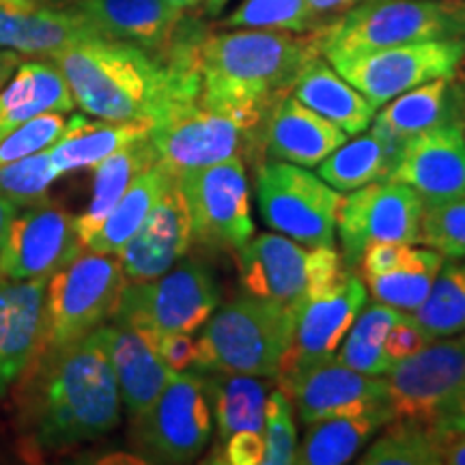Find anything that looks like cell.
Listing matches in <instances>:
<instances>
[{
    "label": "cell",
    "mask_w": 465,
    "mask_h": 465,
    "mask_svg": "<svg viewBox=\"0 0 465 465\" xmlns=\"http://www.w3.org/2000/svg\"><path fill=\"white\" fill-rule=\"evenodd\" d=\"M291 95L315 110L347 136H358L373 124L377 108L349 84L322 54L311 58L295 80Z\"/></svg>",
    "instance_id": "obj_27"
},
{
    "label": "cell",
    "mask_w": 465,
    "mask_h": 465,
    "mask_svg": "<svg viewBox=\"0 0 465 465\" xmlns=\"http://www.w3.org/2000/svg\"><path fill=\"white\" fill-rule=\"evenodd\" d=\"M231 0H203V14L209 15V17H216L224 11L226 5H229Z\"/></svg>",
    "instance_id": "obj_53"
},
{
    "label": "cell",
    "mask_w": 465,
    "mask_h": 465,
    "mask_svg": "<svg viewBox=\"0 0 465 465\" xmlns=\"http://www.w3.org/2000/svg\"><path fill=\"white\" fill-rule=\"evenodd\" d=\"M158 162L153 144L149 136L125 144L124 149L114 151L106 160L95 166V177H93V192L89 205L80 216H75V232H78L80 243L89 242V237L100 229L108 213L113 212L121 196L134 183L138 174L147 171Z\"/></svg>",
    "instance_id": "obj_31"
},
{
    "label": "cell",
    "mask_w": 465,
    "mask_h": 465,
    "mask_svg": "<svg viewBox=\"0 0 465 465\" xmlns=\"http://www.w3.org/2000/svg\"><path fill=\"white\" fill-rule=\"evenodd\" d=\"M127 278L116 254L83 248L48 278L35 358L95 332L113 319Z\"/></svg>",
    "instance_id": "obj_6"
},
{
    "label": "cell",
    "mask_w": 465,
    "mask_h": 465,
    "mask_svg": "<svg viewBox=\"0 0 465 465\" xmlns=\"http://www.w3.org/2000/svg\"><path fill=\"white\" fill-rule=\"evenodd\" d=\"M205 381L216 424L213 449L240 431L263 433L265 403L270 394V383L263 381V377L205 373Z\"/></svg>",
    "instance_id": "obj_32"
},
{
    "label": "cell",
    "mask_w": 465,
    "mask_h": 465,
    "mask_svg": "<svg viewBox=\"0 0 465 465\" xmlns=\"http://www.w3.org/2000/svg\"><path fill=\"white\" fill-rule=\"evenodd\" d=\"M383 380L392 420L440 424L465 399V332L431 341Z\"/></svg>",
    "instance_id": "obj_12"
},
{
    "label": "cell",
    "mask_w": 465,
    "mask_h": 465,
    "mask_svg": "<svg viewBox=\"0 0 465 465\" xmlns=\"http://www.w3.org/2000/svg\"><path fill=\"white\" fill-rule=\"evenodd\" d=\"M15 213H17V207L14 205V203L5 199V196H0V250H3L5 235H7L9 223L14 220Z\"/></svg>",
    "instance_id": "obj_52"
},
{
    "label": "cell",
    "mask_w": 465,
    "mask_h": 465,
    "mask_svg": "<svg viewBox=\"0 0 465 465\" xmlns=\"http://www.w3.org/2000/svg\"><path fill=\"white\" fill-rule=\"evenodd\" d=\"M203 33L190 22L168 54L95 37L56 52L54 63L83 113L114 124H164L199 102V44Z\"/></svg>",
    "instance_id": "obj_1"
},
{
    "label": "cell",
    "mask_w": 465,
    "mask_h": 465,
    "mask_svg": "<svg viewBox=\"0 0 465 465\" xmlns=\"http://www.w3.org/2000/svg\"><path fill=\"white\" fill-rule=\"evenodd\" d=\"M265 457V440L263 433L257 431H240L231 435L223 446L212 450L209 463H226V465H263Z\"/></svg>",
    "instance_id": "obj_44"
},
{
    "label": "cell",
    "mask_w": 465,
    "mask_h": 465,
    "mask_svg": "<svg viewBox=\"0 0 465 465\" xmlns=\"http://www.w3.org/2000/svg\"><path fill=\"white\" fill-rule=\"evenodd\" d=\"M0 3H25V0H0Z\"/></svg>",
    "instance_id": "obj_56"
},
{
    "label": "cell",
    "mask_w": 465,
    "mask_h": 465,
    "mask_svg": "<svg viewBox=\"0 0 465 465\" xmlns=\"http://www.w3.org/2000/svg\"><path fill=\"white\" fill-rule=\"evenodd\" d=\"M174 182H177V177L162 162L149 166L147 171L134 179V183L83 248L102 254L119 252L132 240L134 232L141 229L151 209Z\"/></svg>",
    "instance_id": "obj_33"
},
{
    "label": "cell",
    "mask_w": 465,
    "mask_h": 465,
    "mask_svg": "<svg viewBox=\"0 0 465 465\" xmlns=\"http://www.w3.org/2000/svg\"><path fill=\"white\" fill-rule=\"evenodd\" d=\"M177 183L188 205L192 242L235 252L254 235L246 162L242 155L179 173Z\"/></svg>",
    "instance_id": "obj_13"
},
{
    "label": "cell",
    "mask_w": 465,
    "mask_h": 465,
    "mask_svg": "<svg viewBox=\"0 0 465 465\" xmlns=\"http://www.w3.org/2000/svg\"><path fill=\"white\" fill-rule=\"evenodd\" d=\"M411 243H392V242H375L366 246L360 259V272L362 278L366 276H380L386 272H392L394 267L403 263L407 252H410Z\"/></svg>",
    "instance_id": "obj_47"
},
{
    "label": "cell",
    "mask_w": 465,
    "mask_h": 465,
    "mask_svg": "<svg viewBox=\"0 0 465 465\" xmlns=\"http://www.w3.org/2000/svg\"><path fill=\"white\" fill-rule=\"evenodd\" d=\"M265 116L246 110H216L192 104L164 124L149 130L158 162L174 177L192 168L212 166L232 155L257 166L261 155V134Z\"/></svg>",
    "instance_id": "obj_8"
},
{
    "label": "cell",
    "mask_w": 465,
    "mask_h": 465,
    "mask_svg": "<svg viewBox=\"0 0 465 465\" xmlns=\"http://www.w3.org/2000/svg\"><path fill=\"white\" fill-rule=\"evenodd\" d=\"M459 80H461V84H463V91H465V74L459 75ZM463 127H465V119H463Z\"/></svg>",
    "instance_id": "obj_55"
},
{
    "label": "cell",
    "mask_w": 465,
    "mask_h": 465,
    "mask_svg": "<svg viewBox=\"0 0 465 465\" xmlns=\"http://www.w3.org/2000/svg\"><path fill=\"white\" fill-rule=\"evenodd\" d=\"M168 5H173L174 9H179V11H185V14H188L190 9H196V7H201L203 5V0H166Z\"/></svg>",
    "instance_id": "obj_54"
},
{
    "label": "cell",
    "mask_w": 465,
    "mask_h": 465,
    "mask_svg": "<svg viewBox=\"0 0 465 465\" xmlns=\"http://www.w3.org/2000/svg\"><path fill=\"white\" fill-rule=\"evenodd\" d=\"M315 33L259 28L205 33L199 44V104L267 114L291 93L306 63L322 54Z\"/></svg>",
    "instance_id": "obj_3"
},
{
    "label": "cell",
    "mask_w": 465,
    "mask_h": 465,
    "mask_svg": "<svg viewBox=\"0 0 465 465\" xmlns=\"http://www.w3.org/2000/svg\"><path fill=\"white\" fill-rule=\"evenodd\" d=\"M243 293L293 311L312 295L332 289L349 267L334 246L308 248L287 235H252L235 252Z\"/></svg>",
    "instance_id": "obj_7"
},
{
    "label": "cell",
    "mask_w": 465,
    "mask_h": 465,
    "mask_svg": "<svg viewBox=\"0 0 465 465\" xmlns=\"http://www.w3.org/2000/svg\"><path fill=\"white\" fill-rule=\"evenodd\" d=\"M377 110L380 113H375L373 121L410 138L465 116V91L457 75H449L416 86Z\"/></svg>",
    "instance_id": "obj_29"
},
{
    "label": "cell",
    "mask_w": 465,
    "mask_h": 465,
    "mask_svg": "<svg viewBox=\"0 0 465 465\" xmlns=\"http://www.w3.org/2000/svg\"><path fill=\"white\" fill-rule=\"evenodd\" d=\"M220 306V287L201 259H182L153 281L127 282L113 322L143 330L153 339L194 334Z\"/></svg>",
    "instance_id": "obj_9"
},
{
    "label": "cell",
    "mask_w": 465,
    "mask_h": 465,
    "mask_svg": "<svg viewBox=\"0 0 465 465\" xmlns=\"http://www.w3.org/2000/svg\"><path fill=\"white\" fill-rule=\"evenodd\" d=\"M74 95L54 63L26 58L0 89V141L44 113H72Z\"/></svg>",
    "instance_id": "obj_26"
},
{
    "label": "cell",
    "mask_w": 465,
    "mask_h": 465,
    "mask_svg": "<svg viewBox=\"0 0 465 465\" xmlns=\"http://www.w3.org/2000/svg\"><path fill=\"white\" fill-rule=\"evenodd\" d=\"M411 317L433 341L465 332V259H444L431 293Z\"/></svg>",
    "instance_id": "obj_38"
},
{
    "label": "cell",
    "mask_w": 465,
    "mask_h": 465,
    "mask_svg": "<svg viewBox=\"0 0 465 465\" xmlns=\"http://www.w3.org/2000/svg\"><path fill=\"white\" fill-rule=\"evenodd\" d=\"M394 162L373 132H366L353 141H345L339 149L317 166L319 177L339 192H351L373 182L391 177Z\"/></svg>",
    "instance_id": "obj_37"
},
{
    "label": "cell",
    "mask_w": 465,
    "mask_h": 465,
    "mask_svg": "<svg viewBox=\"0 0 465 465\" xmlns=\"http://www.w3.org/2000/svg\"><path fill=\"white\" fill-rule=\"evenodd\" d=\"M435 427H440L444 433H465V403H461L457 407L455 411H450L449 416L444 418L440 424H435Z\"/></svg>",
    "instance_id": "obj_51"
},
{
    "label": "cell",
    "mask_w": 465,
    "mask_h": 465,
    "mask_svg": "<svg viewBox=\"0 0 465 465\" xmlns=\"http://www.w3.org/2000/svg\"><path fill=\"white\" fill-rule=\"evenodd\" d=\"M254 199L272 231L308 248L334 246L342 194L311 168L261 160L254 166Z\"/></svg>",
    "instance_id": "obj_11"
},
{
    "label": "cell",
    "mask_w": 465,
    "mask_h": 465,
    "mask_svg": "<svg viewBox=\"0 0 465 465\" xmlns=\"http://www.w3.org/2000/svg\"><path fill=\"white\" fill-rule=\"evenodd\" d=\"M192 246L185 199L174 182L149 212L141 229L116 252L127 282L153 281L182 261Z\"/></svg>",
    "instance_id": "obj_20"
},
{
    "label": "cell",
    "mask_w": 465,
    "mask_h": 465,
    "mask_svg": "<svg viewBox=\"0 0 465 465\" xmlns=\"http://www.w3.org/2000/svg\"><path fill=\"white\" fill-rule=\"evenodd\" d=\"M315 35L328 61L391 45L465 39V0H362Z\"/></svg>",
    "instance_id": "obj_5"
},
{
    "label": "cell",
    "mask_w": 465,
    "mask_h": 465,
    "mask_svg": "<svg viewBox=\"0 0 465 465\" xmlns=\"http://www.w3.org/2000/svg\"><path fill=\"white\" fill-rule=\"evenodd\" d=\"M144 124H114V121H89L84 114L67 119V132L48 149L52 164L67 174L80 168H95L102 160L124 149L125 144L149 136Z\"/></svg>",
    "instance_id": "obj_30"
},
{
    "label": "cell",
    "mask_w": 465,
    "mask_h": 465,
    "mask_svg": "<svg viewBox=\"0 0 465 465\" xmlns=\"http://www.w3.org/2000/svg\"><path fill=\"white\" fill-rule=\"evenodd\" d=\"M276 383L287 394L304 424L388 407V391L383 377L360 373L336 358L308 366L298 375Z\"/></svg>",
    "instance_id": "obj_18"
},
{
    "label": "cell",
    "mask_w": 465,
    "mask_h": 465,
    "mask_svg": "<svg viewBox=\"0 0 465 465\" xmlns=\"http://www.w3.org/2000/svg\"><path fill=\"white\" fill-rule=\"evenodd\" d=\"M295 311L243 293L216 308L203 325L199 364L203 373H235L274 380L291 345Z\"/></svg>",
    "instance_id": "obj_4"
},
{
    "label": "cell",
    "mask_w": 465,
    "mask_h": 465,
    "mask_svg": "<svg viewBox=\"0 0 465 465\" xmlns=\"http://www.w3.org/2000/svg\"><path fill=\"white\" fill-rule=\"evenodd\" d=\"M265 457L263 465H293L298 455V431H295L293 405L281 388L267 394L265 403Z\"/></svg>",
    "instance_id": "obj_42"
},
{
    "label": "cell",
    "mask_w": 465,
    "mask_h": 465,
    "mask_svg": "<svg viewBox=\"0 0 465 465\" xmlns=\"http://www.w3.org/2000/svg\"><path fill=\"white\" fill-rule=\"evenodd\" d=\"M104 37L78 9H56L39 0L0 3V48L25 56L50 58L84 39Z\"/></svg>",
    "instance_id": "obj_22"
},
{
    "label": "cell",
    "mask_w": 465,
    "mask_h": 465,
    "mask_svg": "<svg viewBox=\"0 0 465 465\" xmlns=\"http://www.w3.org/2000/svg\"><path fill=\"white\" fill-rule=\"evenodd\" d=\"M450 433L435 424L394 418L381 435L371 440L358 459L360 465H440Z\"/></svg>",
    "instance_id": "obj_34"
},
{
    "label": "cell",
    "mask_w": 465,
    "mask_h": 465,
    "mask_svg": "<svg viewBox=\"0 0 465 465\" xmlns=\"http://www.w3.org/2000/svg\"><path fill=\"white\" fill-rule=\"evenodd\" d=\"M366 304L362 276L349 270L332 289L312 295L295 311V330L291 345L281 360L274 380H287L308 366L334 358L336 349Z\"/></svg>",
    "instance_id": "obj_16"
},
{
    "label": "cell",
    "mask_w": 465,
    "mask_h": 465,
    "mask_svg": "<svg viewBox=\"0 0 465 465\" xmlns=\"http://www.w3.org/2000/svg\"><path fill=\"white\" fill-rule=\"evenodd\" d=\"M422 201L410 185L381 179L342 196L336 212L342 261L356 270L366 246L375 242L418 243Z\"/></svg>",
    "instance_id": "obj_15"
},
{
    "label": "cell",
    "mask_w": 465,
    "mask_h": 465,
    "mask_svg": "<svg viewBox=\"0 0 465 465\" xmlns=\"http://www.w3.org/2000/svg\"><path fill=\"white\" fill-rule=\"evenodd\" d=\"M160 358L173 373L183 371H196L199 364V345L192 339V334H164L155 339Z\"/></svg>",
    "instance_id": "obj_46"
},
{
    "label": "cell",
    "mask_w": 465,
    "mask_h": 465,
    "mask_svg": "<svg viewBox=\"0 0 465 465\" xmlns=\"http://www.w3.org/2000/svg\"><path fill=\"white\" fill-rule=\"evenodd\" d=\"M48 278H0V401L20 383L35 358Z\"/></svg>",
    "instance_id": "obj_24"
},
{
    "label": "cell",
    "mask_w": 465,
    "mask_h": 465,
    "mask_svg": "<svg viewBox=\"0 0 465 465\" xmlns=\"http://www.w3.org/2000/svg\"><path fill=\"white\" fill-rule=\"evenodd\" d=\"M213 433L205 373H173L144 414L130 420V441L143 463L183 465L201 457Z\"/></svg>",
    "instance_id": "obj_10"
},
{
    "label": "cell",
    "mask_w": 465,
    "mask_h": 465,
    "mask_svg": "<svg viewBox=\"0 0 465 465\" xmlns=\"http://www.w3.org/2000/svg\"><path fill=\"white\" fill-rule=\"evenodd\" d=\"M444 257L433 248H410L403 263L380 276L362 278L371 295L381 304L394 306L403 312H414L431 293Z\"/></svg>",
    "instance_id": "obj_36"
},
{
    "label": "cell",
    "mask_w": 465,
    "mask_h": 465,
    "mask_svg": "<svg viewBox=\"0 0 465 465\" xmlns=\"http://www.w3.org/2000/svg\"><path fill=\"white\" fill-rule=\"evenodd\" d=\"M465 116L407 138L392 182L410 185L422 205H440L465 192Z\"/></svg>",
    "instance_id": "obj_19"
},
{
    "label": "cell",
    "mask_w": 465,
    "mask_h": 465,
    "mask_svg": "<svg viewBox=\"0 0 465 465\" xmlns=\"http://www.w3.org/2000/svg\"><path fill=\"white\" fill-rule=\"evenodd\" d=\"M441 463L465 465V433H452L444 446Z\"/></svg>",
    "instance_id": "obj_50"
},
{
    "label": "cell",
    "mask_w": 465,
    "mask_h": 465,
    "mask_svg": "<svg viewBox=\"0 0 465 465\" xmlns=\"http://www.w3.org/2000/svg\"><path fill=\"white\" fill-rule=\"evenodd\" d=\"M392 420L391 407L362 411L353 416L323 418L306 424L298 446L295 463L300 465H342L371 444V440Z\"/></svg>",
    "instance_id": "obj_28"
},
{
    "label": "cell",
    "mask_w": 465,
    "mask_h": 465,
    "mask_svg": "<svg viewBox=\"0 0 465 465\" xmlns=\"http://www.w3.org/2000/svg\"><path fill=\"white\" fill-rule=\"evenodd\" d=\"M347 138L341 127L330 124L328 119L287 93L265 116L261 155L263 160L315 168Z\"/></svg>",
    "instance_id": "obj_23"
},
{
    "label": "cell",
    "mask_w": 465,
    "mask_h": 465,
    "mask_svg": "<svg viewBox=\"0 0 465 465\" xmlns=\"http://www.w3.org/2000/svg\"><path fill=\"white\" fill-rule=\"evenodd\" d=\"M349 84L381 108L394 97L438 78L457 75L465 63V39L391 45L330 58Z\"/></svg>",
    "instance_id": "obj_14"
},
{
    "label": "cell",
    "mask_w": 465,
    "mask_h": 465,
    "mask_svg": "<svg viewBox=\"0 0 465 465\" xmlns=\"http://www.w3.org/2000/svg\"><path fill=\"white\" fill-rule=\"evenodd\" d=\"M83 250L75 218L61 205L45 199L17 209L0 250V278L31 281L52 274Z\"/></svg>",
    "instance_id": "obj_17"
},
{
    "label": "cell",
    "mask_w": 465,
    "mask_h": 465,
    "mask_svg": "<svg viewBox=\"0 0 465 465\" xmlns=\"http://www.w3.org/2000/svg\"><path fill=\"white\" fill-rule=\"evenodd\" d=\"M461 403H465V399H463V401H461ZM461 403H459V405H461ZM459 405H457V407H459Z\"/></svg>",
    "instance_id": "obj_57"
},
{
    "label": "cell",
    "mask_w": 465,
    "mask_h": 465,
    "mask_svg": "<svg viewBox=\"0 0 465 465\" xmlns=\"http://www.w3.org/2000/svg\"><path fill=\"white\" fill-rule=\"evenodd\" d=\"M358 3H362V0H308L311 9L322 17L325 25H328L332 17L345 14L347 9H351L353 5Z\"/></svg>",
    "instance_id": "obj_48"
},
{
    "label": "cell",
    "mask_w": 465,
    "mask_h": 465,
    "mask_svg": "<svg viewBox=\"0 0 465 465\" xmlns=\"http://www.w3.org/2000/svg\"><path fill=\"white\" fill-rule=\"evenodd\" d=\"M418 243L438 250L444 259H465V192L422 209Z\"/></svg>",
    "instance_id": "obj_41"
},
{
    "label": "cell",
    "mask_w": 465,
    "mask_h": 465,
    "mask_svg": "<svg viewBox=\"0 0 465 465\" xmlns=\"http://www.w3.org/2000/svg\"><path fill=\"white\" fill-rule=\"evenodd\" d=\"M104 336L121 403L132 420L155 403L173 377V371L160 358L153 336L143 330L113 322L104 323Z\"/></svg>",
    "instance_id": "obj_25"
},
{
    "label": "cell",
    "mask_w": 465,
    "mask_h": 465,
    "mask_svg": "<svg viewBox=\"0 0 465 465\" xmlns=\"http://www.w3.org/2000/svg\"><path fill=\"white\" fill-rule=\"evenodd\" d=\"M28 56L20 54L15 50H7V48H0V89L9 83L11 75L17 72V67L26 61Z\"/></svg>",
    "instance_id": "obj_49"
},
{
    "label": "cell",
    "mask_w": 465,
    "mask_h": 465,
    "mask_svg": "<svg viewBox=\"0 0 465 465\" xmlns=\"http://www.w3.org/2000/svg\"><path fill=\"white\" fill-rule=\"evenodd\" d=\"M401 317L403 311L377 300L364 304L334 358L364 375L383 377L392 369V360L386 353V336Z\"/></svg>",
    "instance_id": "obj_35"
},
{
    "label": "cell",
    "mask_w": 465,
    "mask_h": 465,
    "mask_svg": "<svg viewBox=\"0 0 465 465\" xmlns=\"http://www.w3.org/2000/svg\"><path fill=\"white\" fill-rule=\"evenodd\" d=\"M65 132L67 119L63 113H44L35 116L0 141V166L50 149Z\"/></svg>",
    "instance_id": "obj_43"
},
{
    "label": "cell",
    "mask_w": 465,
    "mask_h": 465,
    "mask_svg": "<svg viewBox=\"0 0 465 465\" xmlns=\"http://www.w3.org/2000/svg\"><path fill=\"white\" fill-rule=\"evenodd\" d=\"M431 341V336L416 323L411 312H403V317L392 325L391 332L386 336V353L394 364L399 362V360L414 356V353L427 347Z\"/></svg>",
    "instance_id": "obj_45"
},
{
    "label": "cell",
    "mask_w": 465,
    "mask_h": 465,
    "mask_svg": "<svg viewBox=\"0 0 465 465\" xmlns=\"http://www.w3.org/2000/svg\"><path fill=\"white\" fill-rule=\"evenodd\" d=\"M74 7L106 39L138 45L153 54H168L190 25L185 11L174 9L166 0H75Z\"/></svg>",
    "instance_id": "obj_21"
},
{
    "label": "cell",
    "mask_w": 465,
    "mask_h": 465,
    "mask_svg": "<svg viewBox=\"0 0 465 465\" xmlns=\"http://www.w3.org/2000/svg\"><path fill=\"white\" fill-rule=\"evenodd\" d=\"M220 26L304 35L319 31L325 22L311 9L308 0H242Z\"/></svg>",
    "instance_id": "obj_39"
},
{
    "label": "cell",
    "mask_w": 465,
    "mask_h": 465,
    "mask_svg": "<svg viewBox=\"0 0 465 465\" xmlns=\"http://www.w3.org/2000/svg\"><path fill=\"white\" fill-rule=\"evenodd\" d=\"M17 392V429L35 452H61L121 424V394L104 325L84 339L33 358Z\"/></svg>",
    "instance_id": "obj_2"
},
{
    "label": "cell",
    "mask_w": 465,
    "mask_h": 465,
    "mask_svg": "<svg viewBox=\"0 0 465 465\" xmlns=\"http://www.w3.org/2000/svg\"><path fill=\"white\" fill-rule=\"evenodd\" d=\"M63 174L52 164L48 149L0 166V196L17 209L37 205L48 199V190Z\"/></svg>",
    "instance_id": "obj_40"
}]
</instances>
